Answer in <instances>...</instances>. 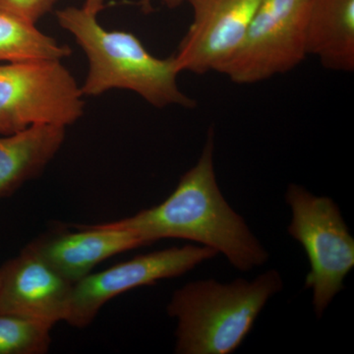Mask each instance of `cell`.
Masks as SVG:
<instances>
[{"label": "cell", "instance_id": "cell-10", "mask_svg": "<svg viewBox=\"0 0 354 354\" xmlns=\"http://www.w3.org/2000/svg\"><path fill=\"white\" fill-rule=\"evenodd\" d=\"M72 288L50 266L22 249L0 267V313L53 329L68 317Z\"/></svg>", "mask_w": 354, "mask_h": 354}, {"label": "cell", "instance_id": "cell-4", "mask_svg": "<svg viewBox=\"0 0 354 354\" xmlns=\"http://www.w3.org/2000/svg\"><path fill=\"white\" fill-rule=\"evenodd\" d=\"M286 201L292 215L288 232L308 257L304 288L312 290L314 312L320 319L353 269L354 239L330 198L315 196L302 186L290 184Z\"/></svg>", "mask_w": 354, "mask_h": 354}, {"label": "cell", "instance_id": "cell-13", "mask_svg": "<svg viewBox=\"0 0 354 354\" xmlns=\"http://www.w3.org/2000/svg\"><path fill=\"white\" fill-rule=\"evenodd\" d=\"M71 53L68 46L58 44L36 24L0 10V62L62 60Z\"/></svg>", "mask_w": 354, "mask_h": 354}, {"label": "cell", "instance_id": "cell-12", "mask_svg": "<svg viewBox=\"0 0 354 354\" xmlns=\"http://www.w3.org/2000/svg\"><path fill=\"white\" fill-rule=\"evenodd\" d=\"M307 55L335 71L354 70V0H309Z\"/></svg>", "mask_w": 354, "mask_h": 354}, {"label": "cell", "instance_id": "cell-7", "mask_svg": "<svg viewBox=\"0 0 354 354\" xmlns=\"http://www.w3.org/2000/svg\"><path fill=\"white\" fill-rule=\"evenodd\" d=\"M218 254L209 247L187 244L136 256L104 271L91 272L73 285L65 322L84 329L114 297L141 286L156 285L162 279L183 276Z\"/></svg>", "mask_w": 354, "mask_h": 354}, {"label": "cell", "instance_id": "cell-17", "mask_svg": "<svg viewBox=\"0 0 354 354\" xmlns=\"http://www.w3.org/2000/svg\"><path fill=\"white\" fill-rule=\"evenodd\" d=\"M104 8V0H86L85 6L83 7L84 10L95 16Z\"/></svg>", "mask_w": 354, "mask_h": 354}, {"label": "cell", "instance_id": "cell-6", "mask_svg": "<svg viewBox=\"0 0 354 354\" xmlns=\"http://www.w3.org/2000/svg\"><path fill=\"white\" fill-rule=\"evenodd\" d=\"M309 0H262L241 44L216 70L248 85L286 73L306 57Z\"/></svg>", "mask_w": 354, "mask_h": 354}, {"label": "cell", "instance_id": "cell-16", "mask_svg": "<svg viewBox=\"0 0 354 354\" xmlns=\"http://www.w3.org/2000/svg\"><path fill=\"white\" fill-rule=\"evenodd\" d=\"M162 2L169 7V8L174 9L176 8V7L180 6L183 2H185L186 0H162ZM141 4L142 9H143L144 12L148 13L152 10V6H151V0H141L140 2Z\"/></svg>", "mask_w": 354, "mask_h": 354}, {"label": "cell", "instance_id": "cell-1", "mask_svg": "<svg viewBox=\"0 0 354 354\" xmlns=\"http://www.w3.org/2000/svg\"><path fill=\"white\" fill-rule=\"evenodd\" d=\"M214 148L215 134L211 128L197 164L181 176L164 202L102 225L129 230L146 245L165 239L197 242L223 254L230 265L241 272L264 265L269 253L218 187Z\"/></svg>", "mask_w": 354, "mask_h": 354}, {"label": "cell", "instance_id": "cell-3", "mask_svg": "<svg viewBox=\"0 0 354 354\" xmlns=\"http://www.w3.org/2000/svg\"><path fill=\"white\" fill-rule=\"evenodd\" d=\"M277 270L252 281L198 279L174 291L167 314L177 321V354H230L249 333L270 298L283 290Z\"/></svg>", "mask_w": 354, "mask_h": 354}, {"label": "cell", "instance_id": "cell-5", "mask_svg": "<svg viewBox=\"0 0 354 354\" xmlns=\"http://www.w3.org/2000/svg\"><path fill=\"white\" fill-rule=\"evenodd\" d=\"M83 97L62 60L0 65V135L35 125L73 124L83 115Z\"/></svg>", "mask_w": 354, "mask_h": 354}, {"label": "cell", "instance_id": "cell-8", "mask_svg": "<svg viewBox=\"0 0 354 354\" xmlns=\"http://www.w3.org/2000/svg\"><path fill=\"white\" fill-rule=\"evenodd\" d=\"M193 10L189 30L176 55L179 71H216L241 44L262 0H186Z\"/></svg>", "mask_w": 354, "mask_h": 354}, {"label": "cell", "instance_id": "cell-14", "mask_svg": "<svg viewBox=\"0 0 354 354\" xmlns=\"http://www.w3.org/2000/svg\"><path fill=\"white\" fill-rule=\"evenodd\" d=\"M50 328L23 317L0 313V354H44L50 351Z\"/></svg>", "mask_w": 354, "mask_h": 354}, {"label": "cell", "instance_id": "cell-9", "mask_svg": "<svg viewBox=\"0 0 354 354\" xmlns=\"http://www.w3.org/2000/svg\"><path fill=\"white\" fill-rule=\"evenodd\" d=\"M75 230L58 225L39 235L24 247L50 266L71 285L93 272L102 261L146 244L133 232L95 225H72Z\"/></svg>", "mask_w": 354, "mask_h": 354}, {"label": "cell", "instance_id": "cell-2", "mask_svg": "<svg viewBox=\"0 0 354 354\" xmlns=\"http://www.w3.org/2000/svg\"><path fill=\"white\" fill-rule=\"evenodd\" d=\"M57 17L87 55L88 74L81 87L84 95L97 97L121 88L136 93L158 109L196 106L177 84L181 72L174 55L164 59L153 57L132 32L108 31L97 23V16L83 8L67 7L57 11Z\"/></svg>", "mask_w": 354, "mask_h": 354}, {"label": "cell", "instance_id": "cell-11", "mask_svg": "<svg viewBox=\"0 0 354 354\" xmlns=\"http://www.w3.org/2000/svg\"><path fill=\"white\" fill-rule=\"evenodd\" d=\"M66 127L35 125L0 137V199L41 176L62 148Z\"/></svg>", "mask_w": 354, "mask_h": 354}, {"label": "cell", "instance_id": "cell-15", "mask_svg": "<svg viewBox=\"0 0 354 354\" xmlns=\"http://www.w3.org/2000/svg\"><path fill=\"white\" fill-rule=\"evenodd\" d=\"M58 0H0V10L36 24Z\"/></svg>", "mask_w": 354, "mask_h": 354}]
</instances>
